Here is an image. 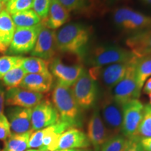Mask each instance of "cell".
Here are the masks:
<instances>
[{"mask_svg":"<svg viewBox=\"0 0 151 151\" xmlns=\"http://www.w3.org/2000/svg\"><path fill=\"white\" fill-rule=\"evenodd\" d=\"M90 36L91 29L84 24H66L56 32L57 50L79 57L83 56L86 53Z\"/></svg>","mask_w":151,"mask_h":151,"instance_id":"1","label":"cell"},{"mask_svg":"<svg viewBox=\"0 0 151 151\" xmlns=\"http://www.w3.org/2000/svg\"><path fill=\"white\" fill-rule=\"evenodd\" d=\"M52 99L60 121L66 122L71 127L80 125V107L69 87L58 83L52 91Z\"/></svg>","mask_w":151,"mask_h":151,"instance_id":"2","label":"cell"},{"mask_svg":"<svg viewBox=\"0 0 151 151\" xmlns=\"http://www.w3.org/2000/svg\"><path fill=\"white\" fill-rule=\"evenodd\" d=\"M137 58L131 50L116 46H100L87 55L86 61L92 67L132 62Z\"/></svg>","mask_w":151,"mask_h":151,"instance_id":"3","label":"cell"},{"mask_svg":"<svg viewBox=\"0 0 151 151\" xmlns=\"http://www.w3.org/2000/svg\"><path fill=\"white\" fill-rule=\"evenodd\" d=\"M113 20L119 27L129 31L151 29V16H146L127 7L117 9Z\"/></svg>","mask_w":151,"mask_h":151,"instance_id":"4","label":"cell"},{"mask_svg":"<svg viewBox=\"0 0 151 151\" xmlns=\"http://www.w3.org/2000/svg\"><path fill=\"white\" fill-rule=\"evenodd\" d=\"M42 27L41 22L34 27L16 28L7 52L14 55H20L31 52Z\"/></svg>","mask_w":151,"mask_h":151,"instance_id":"5","label":"cell"},{"mask_svg":"<svg viewBox=\"0 0 151 151\" xmlns=\"http://www.w3.org/2000/svg\"><path fill=\"white\" fill-rule=\"evenodd\" d=\"M132 62L101 67H92L89 69L88 73L94 81H99L107 88L111 89L124 78Z\"/></svg>","mask_w":151,"mask_h":151,"instance_id":"6","label":"cell"},{"mask_svg":"<svg viewBox=\"0 0 151 151\" xmlns=\"http://www.w3.org/2000/svg\"><path fill=\"white\" fill-rule=\"evenodd\" d=\"M134 61L128 68L124 78L113 88L111 95L113 99L122 106L132 100L138 99L140 97L141 89L138 86L135 78Z\"/></svg>","mask_w":151,"mask_h":151,"instance_id":"7","label":"cell"},{"mask_svg":"<svg viewBox=\"0 0 151 151\" xmlns=\"http://www.w3.org/2000/svg\"><path fill=\"white\" fill-rule=\"evenodd\" d=\"M71 89L80 108L88 109L94 105L97 97V83L88 71L85 70Z\"/></svg>","mask_w":151,"mask_h":151,"instance_id":"8","label":"cell"},{"mask_svg":"<svg viewBox=\"0 0 151 151\" xmlns=\"http://www.w3.org/2000/svg\"><path fill=\"white\" fill-rule=\"evenodd\" d=\"M102 120L110 137L119 134L122 124V106L113 99L112 95L108 94L101 104Z\"/></svg>","mask_w":151,"mask_h":151,"instance_id":"9","label":"cell"},{"mask_svg":"<svg viewBox=\"0 0 151 151\" xmlns=\"http://www.w3.org/2000/svg\"><path fill=\"white\" fill-rule=\"evenodd\" d=\"M144 106L139 99H134L122 106L121 132L127 139L136 137L143 116Z\"/></svg>","mask_w":151,"mask_h":151,"instance_id":"10","label":"cell"},{"mask_svg":"<svg viewBox=\"0 0 151 151\" xmlns=\"http://www.w3.org/2000/svg\"><path fill=\"white\" fill-rule=\"evenodd\" d=\"M60 122V115L48 100H42L32 111V129L37 131Z\"/></svg>","mask_w":151,"mask_h":151,"instance_id":"11","label":"cell"},{"mask_svg":"<svg viewBox=\"0 0 151 151\" xmlns=\"http://www.w3.org/2000/svg\"><path fill=\"white\" fill-rule=\"evenodd\" d=\"M43 94L29 91L20 87L9 88L5 92V103L8 106L33 109L42 101Z\"/></svg>","mask_w":151,"mask_h":151,"instance_id":"12","label":"cell"},{"mask_svg":"<svg viewBox=\"0 0 151 151\" xmlns=\"http://www.w3.org/2000/svg\"><path fill=\"white\" fill-rule=\"evenodd\" d=\"M50 68L58 83L67 87L72 86L85 71L83 65H67L58 58L50 62Z\"/></svg>","mask_w":151,"mask_h":151,"instance_id":"13","label":"cell"},{"mask_svg":"<svg viewBox=\"0 0 151 151\" xmlns=\"http://www.w3.org/2000/svg\"><path fill=\"white\" fill-rule=\"evenodd\" d=\"M55 36L56 32L55 30L43 25L38 35L35 46L31 51L32 56L47 61L52 59L57 50Z\"/></svg>","mask_w":151,"mask_h":151,"instance_id":"14","label":"cell"},{"mask_svg":"<svg viewBox=\"0 0 151 151\" xmlns=\"http://www.w3.org/2000/svg\"><path fill=\"white\" fill-rule=\"evenodd\" d=\"M87 137L93 146L94 151H100L103 143L110 138L98 109H94L88 122Z\"/></svg>","mask_w":151,"mask_h":151,"instance_id":"15","label":"cell"},{"mask_svg":"<svg viewBox=\"0 0 151 151\" xmlns=\"http://www.w3.org/2000/svg\"><path fill=\"white\" fill-rule=\"evenodd\" d=\"M32 109L14 107L7 111V118L13 134H24L31 131V116Z\"/></svg>","mask_w":151,"mask_h":151,"instance_id":"16","label":"cell"},{"mask_svg":"<svg viewBox=\"0 0 151 151\" xmlns=\"http://www.w3.org/2000/svg\"><path fill=\"white\" fill-rule=\"evenodd\" d=\"M90 146L88 138L83 132L76 128H69L64 132L58 141L56 150L86 148Z\"/></svg>","mask_w":151,"mask_h":151,"instance_id":"17","label":"cell"},{"mask_svg":"<svg viewBox=\"0 0 151 151\" xmlns=\"http://www.w3.org/2000/svg\"><path fill=\"white\" fill-rule=\"evenodd\" d=\"M52 82L53 76L50 71L43 73H28L24 76L19 87L42 94L50 91Z\"/></svg>","mask_w":151,"mask_h":151,"instance_id":"18","label":"cell"},{"mask_svg":"<svg viewBox=\"0 0 151 151\" xmlns=\"http://www.w3.org/2000/svg\"><path fill=\"white\" fill-rule=\"evenodd\" d=\"M126 44L137 58L151 55V29L137 32L126 40Z\"/></svg>","mask_w":151,"mask_h":151,"instance_id":"19","label":"cell"},{"mask_svg":"<svg viewBox=\"0 0 151 151\" xmlns=\"http://www.w3.org/2000/svg\"><path fill=\"white\" fill-rule=\"evenodd\" d=\"M69 12L59 2L58 0H51L48 16L41 20L43 25L50 29L60 28L69 21Z\"/></svg>","mask_w":151,"mask_h":151,"instance_id":"20","label":"cell"},{"mask_svg":"<svg viewBox=\"0 0 151 151\" xmlns=\"http://www.w3.org/2000/svg\"><path fill=\"white\" fill-rule=\"evenodd\" d=\"M69 128L72 127L66 122L60 121L53 125L43 129L42 146L39 150L41 151H56L60 136Z\"/></svg>","mask_w":151,"mask_h":151,"instance_id":"21","label":"cell"},{"mask_svg":"<svg viewBox=\"0 0 151 151\" xmlns=\"http://www.w3.org/2000/svg\"><path fill=\"white\" fill-rule=\"evenodd\" d=\"M16 29L11 15L6 10L3 11L0 14V53L8 51Z\"/></svg>","mask_w":151,"mask_h":151,"instance_id":"22","label":"cell"},{"mask_svg":"<svg viewBox=\"0 0 151 151\" xmlns=\"http://www.w3.org/2000/svg\"><path fill=\"white\" fill-rule=\"evenodd\" d=\"M135 78L140 89H142L147 79L151 76V55L137 58L134 61Z\"/></svg>","mask_w":151,"mask_h":151,"instance_id":"23","label":"cell"},{"mask_svg":"<svg viewBox=\"0 0 151 151\" xmlns=\"http://www.w3.org/2000/svg\"><path fill=\"white\" fill-rule=\"evenodd\" d=\"M33 130L24 134H12L6 141L2 151H25Z\"/></svg>","mask_w":151,"mask_h":151,"instance_id":"24","label":"cell"},{"mask_svg":"<svg viewBox=\"0 0 151 151\" xmlns=\"http://www.w3.org/2000/svg\"><path fill=\"white\" fill-rule=\"evenodd\" d=\"M11 18L16 28L34 27L41 21L39 16L32 9L16 13L11 16Z\"/></svg>","mask_w":151,"mask_h":151,"instance_id":"25","label":"cell"},{"mask_svg":"<svg viewBox=\"0 0 151 151\" xmlns=\"http://www.w3.org/2000/svg\"><path fill=\"white\" fill-rule=\"evenodd\" d=\"M50 62L37 57L24 58L22 67L26 73H43L48 72Z\"/></svg>","mask_w":151,"mask_h":151,"instance_id":"26","label":"cell"},{"mask_svg":"<svg viewBox=\"0 0 151 151\" xmlns=\"http://www.w3.org/2000/svg\"><path fill=\"white\" fill-rule=\"evenodd\" d=\"M120 0H89L83 11L87 15H102Z\"/></svg>","mask_w":151,"mask_h":151,"instance_id":"27","label":"cell"},{"mask_svg":"<svg viewBox=\"0 0 151 151\" xmlns=\"http://www.w3.org/2000/svg\"><path fill=\"white\" fill-rule=\"evenodd\" d=\"M26 74L27 73L24 71L22 66L16 67L9 71L3 77V83L5 86L7 87V89L17 88V87L20 86Z\"/></svg>","mask_w":151,"mask_h":151,"instance_id":"28","label":"cell"},{"mask_svg":"<svg viewBox=\"0 0 151 151\" xmlns=\"http://www.w3.org/2000/svg\"><path fill=\"white\" fill-rule=\"evenodd\" d=\"M24 58L20 55H5L0 58V79L14 68L22 66Z\"/></svg>","mask_w":151,"mask_h":151,"instance_id":"29","label":"cell"},{"mask_svg":"<svg viewBox=\"0 0 151 151\" xmlns=\"http://www.w3.org/2000/svg\"><path fill=\"white\" fill-rule=\"evenodd\" d=\"M129 139L123 135H116L109 138L102 146L101 151H124L127 146Z\"/></svg>","mask_w":151,"mask_h":151,"instance_id":"30","label":"cell"},{"mask_svg":"<svg viewBox=\"0 0 151 151\" xmlns=\"http://www.w3.org/2000/svg\"><path fill=\"white\" fill-rule=\"evenodd\" d=\"M137 137H151V105L144 106L143 116L137 132Z\"/></svg>","mask_w":151,"mask_h":151,"instance_id":"31","label":"cell"},{"mask_svg":"<svg viewBox=\"0 0 151 151\" xmlns=\"http://www.w3.org/2000/svg\"><path fill=\"white\" fill-rule=\"evenodd\" d=\"M33 0H11L6 4V9L9 14L29 10L32 9Z\"/></svg>","mask_w":151,"mask_h":151,"instance_id":"32","label":"cell"},{"mask_svg":"<svg viewBox=\"0 0 151 151\" xmlns=\"http://www.w3.org/2000/svg\"><path fill=\"white\" fill-rule=\"evenodd\" d=\"M51 0H33L32 9L41 19L48 16Z\"/></svg>","mask_w":151,"mask_h":151,"instance_id":"33","label":"cell"},{"mask_svg":"<svg viewBox=\"0 0 151 151\" xmlns=\"http://www.w3.org/2000/svg\"><path fill=\"white\" fill-rule=\"evenodd\" d=\"M69 12L83 11L86 8L87 0H58Z\"/></svg>","mask_w":151,"mask_h":151,"instance_id":"34","label":"cell"},{"mask_svg":"<svg viewBox=\"0 0 151 151\" xmlns=\"http://www.w3.org/2000/svg\"><path fill=\"white\" fill-rule=\"evenodd\" d=\"M11 130L7 117L4 113L0 115V140L6 141L11 137Z\"/></svg>","mask_w":151,"mask_h":151,"instance_id":"35","label":"cell"},{"mask_svg":"<svg viewBox=\"0 0 151 151\" xmlns=\"http://www.w3.org/2000/svg\"><path fill=\"white\" fill-rule=\"evenodd\" d=\"M43 129L32 132L28 143V148H40L42 146Z\"/></svg>","mask_w":151,"mask_h":151,"instance_id":"36","label":"cell"},{"mask_svg":"<svg viewBox=\"0 0 151 151\" xmlns=\"http://www.w3.org/2000/svg\"><path fill=\"white\" fill-rule=\"evenodd\" d=\"M141 138L134 137L129 139L127 146L124 151H144L141 144Z\"/></svg>","mask_w":151,"mask_h":151,"instance_id":"37","label":"cell"},{"mask_svg":"<svg viewBox=\"0 0 151 151\" xmlns=\"http://www.w3.org/2000/svg\"><path fill=\"white\" fill-rule=\"evenodd\" d=\"M140 141L144 151H151V137L141 138Z\"/></svg>","mask_w":151,"mask_h":151,"instance_id":"38","label":"cell"},{"mask_svg":"<svg viewBox=\"0 0 151 151\" xmlns=\"http://www.w3.org/2000/svg\"><path fill=\"white\" fill-rule=\"evenodd\" d=\"M5 103V91L0 84V115L2 114L4 111V106Z\"/></svg>","mask_w":151,"mask_h":151,"instance_id":"39","label":"cell"},{"mask_svg":"<svg viewBox=\"0 0 151 151\" xmlns=\"http://www.w3.org/2000/svg\"><path fill=\"white\" fill-rule=\"evenodd\" d=\"M143 91L145 94H148L151 93V77L150 78H148V80H147L146 83H145Z\"/></svg>","mask_w":151,"mask_h":151,"instance_id":"40","label":"cell"},{"mask_svg":"<svg viewBox=\"0 0 151 151\" xmlns=\"http://www.w3.org/2000/svg\"><path fill=\"white\" fill-rule=\"evenodd\" d=\"M4 9H6V3L4 2L3 1H1V0H0V14L3 11H4Z\"/></svg>","mask_w":151,"mask_h":151,"instance_id":"41","label":"cell"},{"mask_svg":"<svg viewBox=\"0 0 151 151\" xmlns=\"http://www.w3.org/2000/svg\"><path fill=\"white\" fill-rule=\"evenodd\" d=\"M144 3H146V4L151 6V0H142Z\"/></svg>","mask_w":151,"mask_h":151,"instance_id":"42","label":"cell"},{"mask_svg":"<svg viewBox=\"0 0 151 151\" xmlns=\"http://www.w3.org/2000/svg\"><path fill=\"white\" fill-rule=\"evenodd\" d=\"M74 151H91L90 150H88V149H86V150H85V149H80V150H79V149H77V150H75L74 149Z\"/></svg>","mask_w":151,"mask_h":151,"instance_id":"43","label":"cell"},{"mask_svg":"<svg viewBox=\"0 0 151 151\" xmlns=\"http://www.w3.org/2000/svg\"><path fill=\"white\" fill-rule=\"evenodd\" d=\"M148 95H149V99H150V104L151 105V93L148 94Z\"/></svg>","mask_w":151,"mask_h":151,"instance_id":"44","label":"cell"},{"mask_svg":"<svg viewBox=\"0 0 151 151\" xmlns=\"http://www.w3.org/2000/svg\"><path fill=\"white\" fill-rule=\"evenodd\" d=\"M56 151H74V150H56Z\"/></svg>","mask_w":151,"mask_h":151,"instance_id":"45","label":"cell"},{"mask_svg":"<svg viewBox=\"0 0 151 151\" xmlns=\"http://www.w3.org/2000/svg\"><path fill=\"white\" fill-rule=\"evenodd\" d=\"M1 1H3L4 2H5V3H7V2H8V1H11V0H1Z\"/></svg>","mask_w":151,"mask_h":151,"instance_id":"46","label":"cell"}]
</instances>
